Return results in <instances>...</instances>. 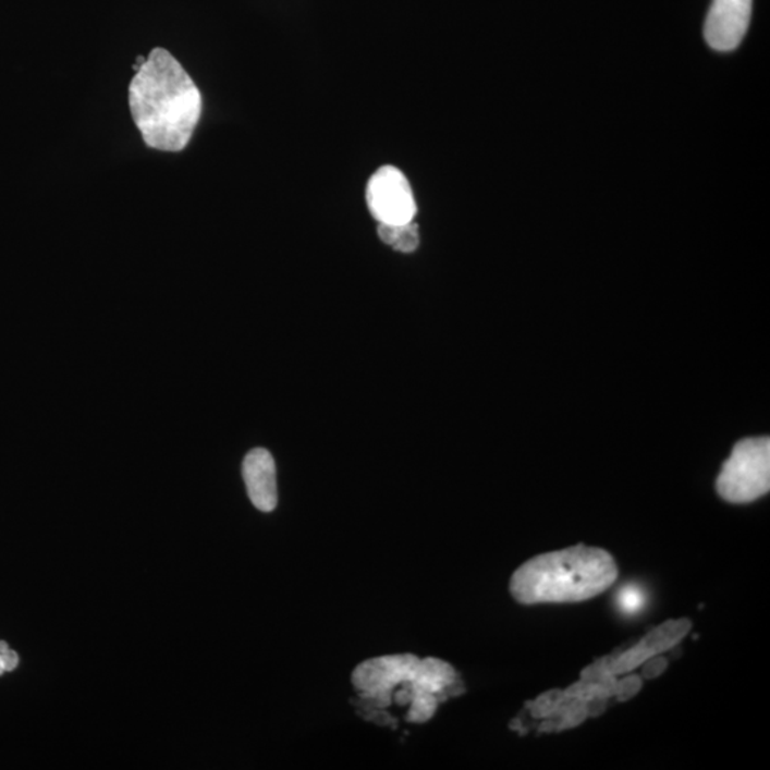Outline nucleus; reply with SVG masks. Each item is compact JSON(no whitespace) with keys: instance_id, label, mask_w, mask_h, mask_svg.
Here are the masks:
<instances>
[{"instance_id":"f8f14e48","label":"nucleus","mask_w":770,"mask_h":770,"mask_svg":"<svg viewBox=\"0 0 770 770\" xmlns=\"http://www.w3.org/2000/svg\"><path fill=\"white\" fill-rule=\"evenodd\" d=\"M441 700L436 695L417 694L414 695L410 704L412 709L407 714V721L412 723H426L430 721L437 711Z\"/></svg>"},{"instance_id":"4468645a","label":"nucleus","mask_w":770,"mask_h":770,"mask_svg":"<svg viewBox=\"0 0 770 770\" xmlns=\"http://www.w3.org/2000/svg\"><path fill=\"white\" fill-rule=\"evenodd\" d=\"M667 665V659H659L657 657H653L649 659V661L645 662L644 676L655 677L661 675V673L665 671Z\"/></svg>"},{"instance_id":"f257e3e1","label":"nucleus","mask_w":770,"mask_h":770,"mask_svg":"<svg viewBox=\"0 0 770 770\" xmlns=\"http://www.w3.org/2000/svg\"><path fill=\"white\" fill-rule=\"evenodd\" d=\"M129 106L147 146L182 151L200 120L201 95L173 54L159 48L151 50L133 77Z\"/></svg>"},{"instance_id":"0eeeda50","label":"nucleus","mask_w":770,"mask_h":770,"mask_svg":"<svg viewBox=\"0 0 770 770\" xmlns=\"http://www.w3.org/2000/svg\"><path fill=\"white\" fill-rule=\"evenodd\" d=\"M419 658L413 653L387 655L359 663L354 670V688L363 698L376 699L381 707H389L395 686L408 685L417 671Z\"/></svg>"},{"instance_id":"9d476101","label":"nucleus","mask_w":770,"mask_h":770,"mask_svg":"<svg viewBox=\"0 0 770 770\" xmlns=\"http://www.w3.org/2000/svg\"><path fill=\"white\" fill-rule=\"evenodd\" d=\"M454 686H456L454 668L441 659L426 658L419 659L417 671L407 688L410 700L417 694L436 695L442 700V695H447V690Z\"/></svg>"},{"instance_id":"1a4fd4ad","label":"nucleus","mask_w":770,"mask_h":770,"mask_svg":"<svg viewBox=\"0 0 770 770\" xmlns=\"http://www.w3.org/2000/svg\"><path fill=\"white\" fill-rule=\"evenodd\" d=\"M243 478L253 505L261 513H271L277 506V475L273 455L265 449H255L243 461Z\"/></svg>"},{"instance_id":"9b49d317","label":"nucleus","mask_w":770,"mask_h":770,"mask_svg":"<svg viewBox=\"0 0 770 770\" xmlns=\"http://www.w3.org/2000/svg\"><path fill=\"white\" fill-rule=\"evenodd\" d=\"M378 236L401 253H413L419 246L418 225L414 221L404 224H380Z\"/></svg>"},{"instance_id":"dca6fc26","label":"nucleus","mask_w":770,"mask_h":770,"mask_svg":"<svg viewBox=\"0 0 770 770\" xmlns=\"http://www.w3.org/2000/svg\"><path fill=\"white\" fill-rule=\"evenodd\" d=\"M3 673H7V670H4V663H3L2 655H0V676H2Z\"/></svg>"},{"instance_id":"2eb2a0df","label":"nucleus","mask_w":770,"mask_h":770,"mask_svg":"<svg viewBox=\"0 0 770 770\" xmlns=\"http://www.w3.org/2000/svg\"><path fill=\"white\" fill-rule=\"evenodd\" d=\"M0 655H2L4 670H7V672L15 671L16 668L20 667V655L13 651V649L9 648L8 651Z\"/></svg>"},{"instance_id":"6e6552de","label":"nucleus","mask_w":770,"mask_h":770,"mask_svg":"<svg viewBox=\"0 0 770 770\" xmlns=\"http://www.w3.org/2000/svg\"><path fill=\"white\" fill-rule=\"evenodd\" d=\"M751 0H713L705 23V39L712 49L730 52L748 30Z\"/></svg>"},{"instance_id":"7ed1b4c3","label":"nucleus","mask_w":770,"mask_h":770,"mask_svg":"<svg viewBox=\"0 0 770 770\" xmlns=\"http://www.w3.org/2000/svg\"><path fill=\"white\" fill-rule=\"evenodd\" d=\"M643 688V680L631 675L625 680L598 677L583 680L569 689H552L527 702L528 711L535 719H543L539 732L565 731L580 725L589 717H598L606 711L608 699L628 700Z\"/></svg>"},{"instance_id":"423d86ee","label":"nucleus","mask_w":770,"mask_h":770,"mask_svg":"<svg viewBox=\"0 0 770 770\" xmlns=\"http://www.w3.org/2000/svg\"><path fill=\"white\" fill-rule=\"evenodd\" d=\"M367 205L380 224L410 223L417 213L412 186L393 166H384L372 174L367 186Z\"/></svg>"},{"instance_id":"ddd939ff","label":"nucleus","mask_w":770,"mask_h":770,"mask_svg":"<svg viewBox=\"0 0 770 770\" xmlns=\"http://www.w3.org/2000/svg\"><path fill=\"white\" fill-rule=\"evenodd\" d=\"M618 602H620V607L626 613H635L644 606V595L638 588L625 587L622 589Z\"/></svg>"},{"instance_id":"20e7f679","label":"nucleus","mask_w":770,"mask_h":770,"mask_svg":"<svg viewBox=\"0 0 770 770\" xmlns=\"http://www.w3.org/2000/svg\"><path fill=\"white\" fill-rule=\"evenodd\" d=\"M769 490V437L746 438L737 442L718 475V494L732 504H748L767 496Z\"/></svg>"},{"instance_id":"f03ea898","label":"nucleus","mask_w":770,"mask_h":770,"mask_svg":"<svg viewBox=\"0 0 770 770\" xmlns=\"http://www.w3.org/2000/svg\"><path fill=\"white\" fill-rule=\"evenodd\" d=\"M616 578L610 552L580 543L525 562L511 578L510 591L524 606L583 602L606 592Z\"/></svg>"},{"instance_id":"39448f33","label":"nucleus","mask_w":770,"mask_h":770,"mask_svg":"<svg viewBox=\"0 0 770 770\" xmlns=\"http://www.w3.org/2000/svg\"><path fill=\"white\" fill-rule=\"evenodd\" d=\"M692 622L689 620L667 621L649 633L639 644L628 651L613 653L610 657L598 659L592 665L580 672L583 680H597V677H616L622 673L636 670L639 665L659 653L670 651L689 634Z\"/></svg>"}]
</instances>
